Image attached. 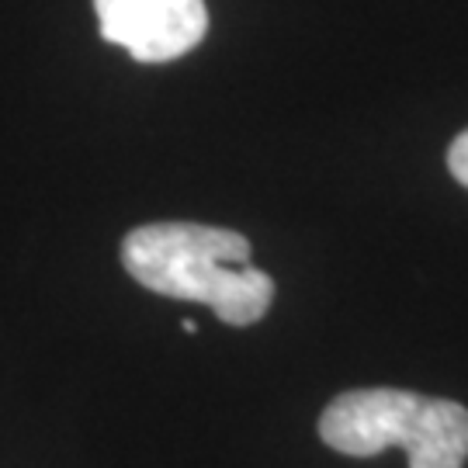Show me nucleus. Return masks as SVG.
Masks as SVG:
<instances>
[{
	"instance_id": "1",
	"label": "nucleus",
	"mask_w": 468,
	"mask_h": 468,
	"mask_svg": "<svg viewBox=\"0 0 468 468\" xmlns=\"http://www.w3.org/2000/svg\"><path fill=\"white\" fill-rule=\"evenodd\" d=\"M250 253L247 236L198 222H150L122 239V264L143 288L201 302L229 326H253L274 302V278Z\"/></svg>"
},
{
	"instance_id": "2",
	"label": "nucleus",
	"mask_w": 468,
	"mask_h": 468,
	"mask_svg": "<svg viewBox=\"0 0 468 468\" xmlns=\"http://www.w3.org/2000/svg\"><path fill=\"white\" fill-rule=\"evenodd\" d=\"M319 437L347 458L402 448L410 468H465L468 410L402 388H354L323 410Z\"/></svg>"
},
{
	"instance_id": "3",
	"label": "nucleus",
	"mask_w": 468,
	"mask_h": 468,
	"mask_svg": "<svg viewBox=\"0 0 468 468\" xmlns=\"http://www.w3.org/2000/svg\"><path fill=\"white\" fill-rule=\"evenodd\" d=\"M104 42L139 63H170L208 32L205 0H94Z\"/></svg>"
},
{
	"instance_id": "4",
	"label": "nucleus",
	"mask_w": 468,
	"mask_h": 468,
	"mask_svg": "<svg viewBox=\"0 0 468 468\" xmlns=\"http://www.w3.org/2000/svg\"><path fill=\"white\" fill-rule=\"evenodd\" d=\"M448 167H452L454 181L468 187V133H462L452 143V150H448Z\"/></svg>"
},
{
	"instance_id": "5",
	"label": "nucleus",
	"mask_w": 468,
	"mask_h": 468,
	"mask_svg": "<svg viewBox=\"0 0 468 468\" xmlns=\"http://www.w3.org/2000/svg\"><path fill=\"white\" fill-rule=\"evenodd\" d=\"M181 326H185L187 334H198V323H195V319H185V323H181Z\"/></svg>"
}]
</instances>
